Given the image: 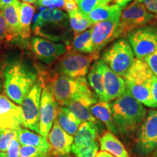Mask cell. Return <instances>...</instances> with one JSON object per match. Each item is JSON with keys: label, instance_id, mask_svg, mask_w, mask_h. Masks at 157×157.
I'll list each match as a JSON object with an SVG mask.
<instances>
[{"label": "cell", "instance_id": "obj_1", "mask_svg": "<svg viewBox=\"0 0 157 157\" xmlns=\"http://www.w3.org/2000/svg\"><path fill=\"white\" fill-rule=\"evenodd\" d=\"M112 117L118 135L130 137L137 132L144 121L147 110L127 89L119 98L111 102Z\"/></svg>", "mask_w": 157, "mask_h": 157}, {"label": "cell", "instance_id": "obj_2", "mask_svg": "<svg viewBox=\"0 0 157 157\" xmlns=\"http://www.w3.org/2000/svg\"><path fill=\"white\" fill-rule=\"evenodd\" d=\"M4 87L7 97L21 105L37 81L35 70L25 63L17 61L7 64L3 70Z\"/></svg>", "mask_w": 157, "mask_h": 157}, {"label": "cell", "instance_id": "obj_3", "mask_svg": "<svg viewBox=\"0 0 157 157\" xmlns=\"http://www.w3.org/2000/svg\"><path fill=\"white\" fill-rule=\"evenodd\" d=\"M69 21L66 13L59 9H46L34 19L33 32L52 42H64L68 46Z\"/></svg>", "mask_w": 157, "mask_h": 157}, {"label": "cell", "instance_id": "obj_4", "mask_svg": "<svg viewBox=\"0 0 157 157\" xmlns=\"http://www.w3.org/2000/svg\"><path fill=\"white\" fill-rule=\"evenodd\" d=\"M152 71L143 59L135 58L132 66L123 76L127 89L143 105L152 108Z\"/></svg>", "mask_w": 157, "mask_h": 157}, {"label": "cell", "instance_id": "obj_5", "mask_svg": "<svg viewBox=\"0 0 157 157\" xmlns=\"http://www.w3.org/2000/svg\"><path fill=\"white\" fill-rule=\"evenodd\" d=\"M47 84L60 106L79 96L93 93L84 77L72 78L54 73Z\"/></svg>", "mask_w": 157, "mask_h": 157}, {"label": "cell", "instance_id": "obj_6", "mask_svg": "<svg viewBox=\"0 0 157 157\" xmlns=\"http://www.w3.org/2000/svg\"><path fill=\"white\" fill-rule=\"evenodd\" d=\"M135 59L132 49L125 38L117 39L101 55V60L114 73L122 77L132 66Z\"/></svg>", "mask_w": 157, "mask_h": 157}, {"label": "cell", "instance_id": "obj_7", "mask_svg": "<svg viewBox=\"0 0 157 157\" xmlns=\"http://www.w3.org/2000/svg\"><path fill=\"white\" fill-rule=\"evenodd\" d=\"M99 55L84 54L73 50L67 52L57 60L53 73L72 78L84 77L88 74L91 63L98 60Z\"/></svg>", "mask_w": 157, "mask_h": 157}, {"label": "cell", "instance_id": "obj_8", "mask_svg": "<svg viewBox=\"0 0 157 157\" xmlns=\"http://www.w3.org/2000/svg\"><path fill=\"white\" fill-rule=\"evenodd\" d=\"M154 21H156L154 15L142 4L134 1L121 13L117 39L127 37L133 31L146 26Z\"/></svg>", "mask_w": 157, "mask_h": 157}, {"label": "cell", "instance_id": "obj_9", "mask_svg": "<svg viewBox=\"0 0 157 157\" xmlns=\"http://www.w3.org/2000/svg\"><path fill=\"white\" fill-rule=\"evenodd\" d=\"M157 147V109L147 113L144 121L137 131L134 151L137 156H150Z\"/></svg>", "mask_w": 157, "mask_h": 157}, {"label": "cell", "instance_id": "obj_10", "mask_svg": "<svg viewBox=\"0 0 157 157\" xmlns=\"http://www.w3.org/2000/svg\"><path fill=\"white\" fill-rule=\"evenodd\" d=\"M137 58L144 59L157 50V27L146 25L127 36Z\"/></svg>", "mask_w": 157, "mask_h": 157}, {"label": "cell", "instance_id": "obj_11", "mask_svg": "<svg viewBox=\"0 0 157 157\" xmlns=\"http://www.w3.org/2000/svg\"><path fill=\"white\" fill-rule=\"evenodd\" d=\"M42 82H36L22 103L23 127L39 134V117Z\"/></svg>", "mask_w": 157, "mask_h": 157}, {"label": "cell", "instance_id": "obj_12", "mask_svg": "<svg viewBox=\"0 0 157 157\" xmlns=\"http://www.w3.org/2000/svg\"><path fill=\"white\" fill-rule=\"evenodd\" d=\"M59 107L60 105L55 100L50 86L48 84H42L39 117V134L42 137H48L57 119Z\"/></svg>", "mask_w": 157, "mask_h": 157}, {"label": "cell", "instance_id": "obj_13", "mask_svg": "<svg viewBox=\"0 0 157 157\" xmlns=\"http://www.w3.org/2000/svg\"><path fill=\"white\" fill-rule=\"evenodd\" d=\"M120 14L112 18L95 23L91 28V37L94 53L99 55L108 44L117 39V32Z\"/></svg>", "mask_w": 157, "mask_h": 157}, {"label": "cell", "instance_id": "obj_14", "mask_svg": "<svg viewBox=\"0 0 157 157\" xmlns=\"http://www.w3.org/2000/svg\"><path fill=\"white\" fill-rule=\"evenodd\" d=\"M31 48L39 60L48 65L57 61L68 50L63 43L55 42L41 36L31 39Z\"/></svg>", "mask_w": 157, "mask_h": 157}, {"label": "cell", "instance_id": "obj_15", "mask_svg": "<svg viewBox=\"0 0 157 157\" xmlns=\"http://www.w3.org/2000/svg\"><path fill=\"white\" fill-rule=\"evenodd\" d=\"M23 126L22 108L0 93V129L18 130Z\"/></svg>", "mask_w": 157, "mask_h": 157}, {"label": "cell", "instance_id": "obj_16", "mask_svg": "<svg viewBox=\"0 0 157 157\" xmlns=\"http://www.w3.org/2000/svg\"><path fill=\"white\" fill-rule=\"evenodd\" d=\"M50 152L56 156H66L71 152L74 137L63 129L56 119L48 135Z\"/></svg>", "mask_w": 157, "mask_h": 157}, {"label": "cell", "instance_id": "obj_17", "mask_svg": "<svg viewBox=\"0 0 157 157\" xmlns=\"http://www.w3.org/2000/svg\"><path fill=\"white\" fill-rule=\"evenodd\" d=\"M104 102L111 103L126 92L127 87L122 76L118 75L104 63L103 66Z\"/></svg>", "mask_w": 157, "mask_h": 157}, {"label": "cell", "instance_id": "obj_18", "mask_svg": "<svg viewBox=\"0 0 157 157\" xmlns=\"http://www.w3.org/2000/svg\"><path fill=\"white\" fill-rule=\"evenodd\" d=\"M99 99L97 95L95 93H92L74 98L65 104L64 106L72 111L76 117L81 121V122L92 121V122L98 123L99 121H98L92 115L90 109L94 104L97 103Z\"/></svg>", "mask_w": 157, "mask_h": 157}, {"label": "cell", "instance_id": "obj_19", "mask_svg": "<svg viewBox=\"0 0 157 157\" xmlns=\"http://www.w3.org/2000/svg\"><path fill=\"white\" fill-rule=\"evenodd\" d=\"M99 143L101 151L109 153L115 157H130L122 143L111 131H105L100 137Z\"/></svg>", "mask_w": 157, "mask_h": 157}, {"label": "cell", "instance_id": "obj_20", "mask_svg": "<svg viewBox=\"0 0 157 157\" xmlns=\"http://www.w3.org/2000/svg\"><path fill=\"white\" fill-rule=\"evenodd\" d=\"M99 137L98 122L84 121L81 123L74 137L71 148H78L94 142Z\"/></svg>", "mask_w": 157, "mask_h": 157}, {"label": "cell", "instance_id": "obj_21", "mask_svg": "<svg viewBox=\"0 0 157 157\" xmlns=\"http://www.w3.org/2000/svg\"><path fill=\"white\" fill-rule=\"evenodd\" d=\"M104 62L101 59L96 60L90 66L87 74V82L90 87L95 92L99 101H105V93L103 87V66Z\"/></svg>", "mask_w": 157, "mask_h": 157}, {"label": "cell", "instance_id": "obj_22", "mask_svg": "<svg viewBox=\"0 0 157 157\" xmlns=\"http://www.w3.org/2000/svg\"><path fill=\"white\" fill-rule=\"evenodd\" d=\"M92 115L105 125L108 130L111 131L116 135H118L117 128H116L111 113V103L99 101L94 104L90 109Z\"/></svg>", "mask_w": 157, "mask_h": 157}, {"label": "cell", "instance_id": "obj_23", "mask_svg": "<svg viewBox=\"0 0 157 157\" xmlns=\"http://www.w3.org/2000/svg\"><path fill=\"white\" fill-rule=\"evenodd\" d=\"M20 5L21 3L7 5L2 9L5 17L8 30V40L20 36L21 26H20Z\"/></svg>", "mask_w": 157, "mask_h": 157}, {"label": "cell", "instance_id": "obj_24", "mask_svg": "<svg viewBox=\"0 0 157 157\" xmlns=\"http://www.w3.org/2000/svg\"><path fill=\"white\" fill-rule=\"evenodd\" d=\"M17 139L21 146H35L44 151L50 152V145L46 137L37 135L29 129L23 128L18 129Z\"/></svg>", "mask_w": 157, "mask_h": 157}, {"label": "cell", "instance_id": "obj_25", "mask_svg": "<svg viewBox=\"0 0 157 157\" xmlns=\"http://www.w3.org/2000/svg\"><path fill=\"white\" fill-rule=\"evenodd\" d=\"M56 119L63 129L71 135L76 134L82 123L72 111L65 106L59 107Z\"/></svg>", "mask_w": 157, "mask_h": 157}, {"label": "cell", "instance_id": "obj_26", "mask_svg": "<svg viewBox=\"0 0 157 157\" xmlns=\"http://www.w3.org/2000/svg\"><path fill=\"white\" fill-rule=\"evenodd\" d=\"M124 7L113 3V5H101L93 10L87 14L88 18L93 24L112 18L118 14H120Z\"/></svg>", "mask_w": 157, "mask_h": 157}, {"label": "cell", "instance_id": "obj_27", "mask_svg": "<svg viewBox=\"0 0 157 157\" xmlns=\"http://www.w3.org/2000/svg\"><path fill=\"white\" fill-rule=\"evenodd\" d=\"M35 8L33 5L27 2H22L20 5V26L22 39H28L31 34V26L34 17Z\"/></svg>", "mask_w": 157, "mask_h": 157}, {"label": "cell", "instance_id": "obj_28", "mask_svg": "<svg viewBox=\"0 0 157 157\" xmlns=\"http://www.w3.org/2000/svg\"><path fill=\"white\" fill-rule=\"evenodd\" d=\"M68 16L70 27L73 31L74 36L82 34L93 25L88 18L87 15L78 9L71 12L70 13H68Z\"/></svg>", "mask_w": 157, "mask_h": 157}, {"label": "cell", "instance_id": "obj_29", "mask_svg": "<svg viewBox=\"0 0 157 157\" xmlns=\"http://www.w3.org/2000/svg\"><path fill=\"white\" fill-rule=\"evenodd\" d=\"M68 50H73L84 54H93V45L91 37V29L74 36Z\"/></svg>", "mask_w": 157, "mask_h": 157}, {"label": "cell", "instance_id": "obj_30", "mask_svg": "<svg viewBox=\"0 0 157 157\" xmlns=\"http://www.w3.org/2000/svg\"><path fill=\"white\" fill-rule=\"evenodd\" d=\"M98 149L99 144L96 140L85 146L71 148V151L76 157H95L98 152Z\"/></svg>", "mask_w": 157, "mask_h": 157}, {"label": "cell", "instance_id": "obj_31", "mask_svg": "<svg viewBox=\"0 0 157 157\" xmlns=\"http://www.w3.org/2000/svg\"><path fill=\"white\" fill-rule=\"evenodd\" d=\"M76 1L78 10L87 15L99 6L109 5L113 0H76Z\"/></svg>", "mask_w": 157, "mask_h": 157}, {"label": "cell", "instance_id": "obj_32", "mask_svg": "<svg viewBox=\"0 0 157 157\" xmlns=\"http://www.w3.org/2000/svg\"><path fill=\"white\" fill-rule=\"evenodd\" d=\"M17 136V130L14 129H0V151L7 152L10 143Z\"/></svg>", "mask_w": 157, "mask_h": 157}, {"label": "cell", "instance_id": "obj_33", "mask_svg": "<svg viewBox=\"0 0 157 157\" xmlns=\"http://www.w3.org/2000/svg\"><path fill=\"white\" fill-rule=\"evenodd\" d=\"M20 157H48L49 153L40 150L35 146H21L19 151Z\"/></svg>", "mask_w": 157, "mask_h": 157}, {"label": "cell", "instance_id": "obj_34", "mask_svg": "<svg viewBox=\"0 0 157 157\" xmlns=\"http://www.w3.org/2000/svg\"><path fill=\"white\" fill-rule=\"evenodd\" d=\"M37 5L48 7V9H63L65 0H38Z\"/></svg>", "mask_w": 157, "mask_h": 157}, {"label": "cell", "instance_id": "obj_35", "mask_svg": "<svg viewBox=\"0 0 157 157\" xmlns=\"http://www.w3.org/2000/svg\"><path fill=\"white\" fill-rule=\"evenodd\" d=\"M135 2L142 4L151 13L154 15L155 21H157V0H135Z\"/></svg>", "mask_w": 157, "mask_h": 157}, {"label": "cell", "instance_id": "obj_36", "mask_svg": "<svg viewBox=\"0 0 157 157\" xmlns=\"http://www.w3.org/2000/svg\"><path fill=\"white\" fill-rule=\"evenodd\" d=\"M21 148V143H19L17 136L15 137L11 143H10L7 151V154L8 157H20L19 151Z\"/></svg>", "mask_w": 157, "mask_h": 157}, {"label": "cell", "instance_id": "obj_37", "mask_svg": "<svg viewBox=\"0 0 157 157\" xmlns=\"http://www.w3.org/2000/svg\"><path fill=\"white\" fill-rule=\"evenodd\" d=\"M143 60L146 62L149 68L152 71L153 74L157 76V50L153 53L146 57Z\"/></svg>", "mask_w": 157, "mask_h": 157}, {"label": "cell", "instance_id": "obj_38", "mask_svg": "<svg viewBox=\"0 0 157 157\" xmlns=\"http://www.w3.org/2000/svg\"><path fill=\"white\" fill-rule=\"evenodd\" d=\"M5 39L8 40V30L2 12L0 10V44Z\"/></svg>", "mask_w": 157, "mask_h": 157}, {"label": "cell", "instance_id": "obj_39", "mask_svg": "<svg viewBox=\"0 0 157 157\" xmlns=\"http://www.w3.org/2000/svg\"><path fill=\"white\" fill-rule=\"evenodd\" d=\"M152 108H157V76L154 74L151 86Z\"/></svg>", "mask_w": 157, "mask_h": 157}, {"label": "cell", "instance_id": "obj_40", "mask_svg": "<svg viewBox=\"0 0 157 157\" xmlns=\"http://www.w3.org/2000/svg\"><path fill=\"white\" fill-rule=\"evenodd\" d=\"M76 9L78 8L76 0H65V4L63 10L66 11L68 14Z\"/></svg>", "mask_w": 157, "mask_h": 157}, {"label": "cell", "instance_id": "obj_41", "mask_svg": "<svg viewBox=\"0 0 157 157\" xmlns=\"http://www.w3.org/2000/svg\"><path fill=\"white\" fill-rule=\"evenodd\" d=\"M20 2L18 0H0V10L7 5H13V4H17Z\"/></svg>", "mask_w": 157, "mask_h": 157}, {"label": "cell", "instance_id": "obj_42", "mask_svg": "<svg viewBox=\"0 0 157 157\" xmlns=\"http://www.w3.org/2000/svg\"><path fill=\"white\" fill-rule=\"evenodd\" d=\"M130 1H132V0H113V3L119 6H121L122 7H124Z\"/></svg>", "mask_w": 157, "mask_h": 157}, {"label": "cell", "instance_id": "obj_43", "mask_svg": "<svg viewBox=\"0 0 157 157\" xmlns=\"http://www.w3.org/2000/svg\"><path fill=\"white\" fill-rule=\"evenodd\" d=\"M95 157H115V156H113V155L109 154V153L101 151L98 152V154L96 155Z\"/></svg>", "mask_w": 157, "mask_h": 157}, {"label": "cell", "instance_id": "obj_44", "mask_svg": "<svg viewBox=\"0 0 157 157\" xmlns=\"http://www.w3.org/2000/svg\"><path fill=\"white\" fill-rule=\"evenodd\" d=\"M23 2H27L29 4H33V3H36L38 0H22Z\"/></svg>", "mask_w": 157, "mask_h": 157}, {"label": "cell", "instance_id": "obj_45", "mask_svg": "<svg viewBox=\"0 0 157 157\" xmlns=\"http://www.w3.org/2000/svg\"><path fill=\"white\" fill-rule=\"evenodd\" d=\"M152 156L151 157H157V147L156 148V149L154 150V151L152 153Z\"/></svg>", "mask_w": 157, "mask_h": 157}, {"label": "cell", "instance_id": "obj_46", "mask_svg": "<svg viewBox=\"0 0 157 157\" xmlns=\"http://www.w3.org/2000/svg\"><path fill=\"white\" fill-rule=\"evenodd\" d=\"M0 157H8V156H7V154L5 152L0 151Z\"/></svg>", "mask_w": 157, "mask_h": 157}, {"label": "cell", "instance_id": "obj_47", "mask_svg": "<svg viewBox=\"0 0 157 157\" xmlns=\"http://www.w3.org/2000/svg\"><path fill=\"white\" fill-rule=\"evenodd\" d=\"M2 84H1V71H0V89H1Z\"/></svg>", "mask_w": 157, "mask_h": 157}]
</instances>
